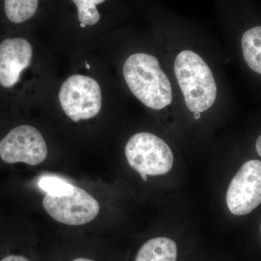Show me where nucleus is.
Returning <instances> with one entry per match:
<instances>
[{"label":"nucleus","instance_id":"obj_1","mask_svg":"<svg viewBox=\"0 0 261 261\" xmlns=\"http://www.w3.org/2000/svg\"><path fill=\"white\" fill-rule=\"evenodd\" d=\"M123 73L130 92L147 108L162 110L172 102L171 82L155 57L132 55L125 61Z\"/></svg>","mask_w":261,"mask_h":261},{"label":"nucleus","instance_id":"obj_2","mask_svg":"<svg viewBox=\"0 0 261 261\" xmlns=\"http://www.w3.org/2000/svg\"><path fill=\"white\" fill-rule=\"evenodd\" d=\"M174 71L187 108L202 113L212 107L217 87L207 63L194 51H182L174 62Z\"/></svg>","mask_w":261,"mask_h":261},{"label":"nucleus","instance_id":"obj_3","mask_svg":"<svg viewBox=\"0 0 261 261\" xmlns=\"http://www.w3.org/2000/svg\"><path fill=\"white\" fill-rule=\"evenodd\" d=\"M125 154L130 167L145 181L147 176H162L173 167L171 148L162 139L149 132L132 136L125 147Z\"/></svg>","mask_w":261,"mask_h":261},{"label":"nucleus","instance_id":"obj_4","mask_svg":"<svg viewBox=\"0 0 261 261\" xmlns=\"http://www.w3.org/2000/svg\"><path fill=\"white\" fill-rule=\"evenodd\" d=\"M59 101L63 112L73 121L97 116L102 108V91L97 81L87 75H71L62 85Z\"/></svg>","mask_w":261,"mask_h":261},{"label":"nucleus","instance_id":"obj_5","mask_svg":"<svg viewBox=\"0 0 261 261\" xmlns=\"http://www.w3.org/2000/svg\"><path fill=\"white\" fill-rule=\"evenodd\" d=\"M43 207L53 219L69 226H82L93 221L99 212V204L84 189L73 185L68 195H46Z\"/></svg>","mask_w":261,"mask_h":261},{"label":"nucleus","instance_id":"obj_6","mask_svg":"<svg viewBox=\"0 0 261 261\" xmlns=\"http://www.w3.org/2000/svg\"><path fill=\"white\" fill-rule=\"evenodd\" d=\"M47 154L42 134L29 125L15 127L0 141V158L10 164L24 163L37 166L45 161Z\"/></svg>","mask_w":261,"mask_h":261},{"label":"nucleus","instance_id":"obj_7","mask_svg":"<svg viewBox=\"0 0 261 261\" xmlns=\"http://www.w3.org/2000/svg\"><path fill=\"white\" fill-rule=\"evenodd\" d=\"M226 205L234 216L250 214L261 204V161L244 163L233 176L226 192Z\"/></svg>","mask_w":261,"mask_h":261},{"label":"nucleus","instance_id":"obj_8","mask_svg":"<svg viewBox=\"0 0 261 261\" xmlns=\"http://www.w3.org/2000/svg\"><path fill=\"white\" fill-rule=\"evenodd\" d=\"M32 57V44L23 38H10L0 43V85L7 89L14 87Z\"/></svg>","mask_w":261,"mask_h":261},{"label":"nucleus","instance_id":"obj_9","mask_svg":"<svg viewBox=\"0 0 261 261\" xmlns=\"http://www.w3.org/2000/svg\"><path fill=\"white\" fill-rule=\"evenodd\" d=\"M177 245L167 238L150 239L142 245L136 255L135 261H176Z\"/></svg>","mask_w":261,"mask_h":261},{"label":"nucleus","instance_id":"obj_10","mask_svg":"<svg viewBox=\"0 0 261 261\" xmlns=\"http://www.w3.org/2000/svg\"><path fill=\"white\" fill-rule=\"evenodd\" d=\"M242 48L247 65L261 75V27L249 29L243 34Z\"/></svg>","mask_w":261,"mask_h":261},{"label":"nucleus","instance_id":"obj_11","mask_svg":"<svg viewBox=\"0 0 261 261\" xmlns=\"http://www.w3.org/2000/svg\"><path fill=\"white\" fill-rule=\"evenodd\" d=\"M38 5L39 0H5V14L12 23H23L35 15Z\"/></svg>","mask_w":261,"mask_h":261},{"label":"nucleus","instance_id":"obj_12","mask_svg":"<svg viewBox=\"0 0 261 261\" xmlns=\"http://www.w3.org/2000/svg\"><path fill=\"white\" fill-rule=\"evenodd\" d=\"M78 9V18L80 23L87 25H94L99 22L100 15L97 9V5L106 0H71Z\"/></svg>","mask_w":261,"mask_h":261},{"label":"nucleus","instance_id":"obj_13","mask_svg":"<svg viewBox=\"0 0 261 261\" xmlns=\"http://www.w3.org/2000/svg\"><path fill=\"white\" fill-rule=\"evenodd\" d=\"M39 185L43 191L46 192V195H68L71 193L73 190V185L57 176H43Z\"/></svg>","mask_w":261,"mask_h":261},{"label":"nucleus","instance_id":"obj_14","mask_svg":"<svg viewBox=\"0 0 261 261\" xmlns=\"http://www.w3.org/2000/svg\"><path fill=\"white\" fill-rule=\"evenodd\" d=\"M0 261H31L27 257L20 255H10L3 257Z\"/></svg>","mask_w":261,"mask_h":261},{"label":"nucleus","instance_id":"obj_15","mask_svg":"<svg viewBox=\"0 0 261 261\" xmlns=\"http://www.w3.org/2000/svg\"><path fill=\"white\" fill-rule=\"evenodd\" d=\"M255 148H256L257 154H258L261 157V135H260V137L257 138L256 145H255Z\"/></svg>","mask_w":261,"mask_h":261},{"label":"nucleus","instance_id":"obj_16","mask_svg":"<svg viewBox=\"0 0 261 261\" xmlns=\"http://www.w3.org/2000/svg\"><path fill=\"white\" fill-rule=\"evenodd\" d=\"M72 261H95V260H92V259L87 258V257H76V258H75L74 260H73Z\"/></svg>","mask_w":261,"mask_h":261},{"label":"nucleus","instance_id":"obj_17","mask_svg":"<svg viewBox=\"0 0 261 261\" xmlns=\"http://www.w3.org/2000/svg\"><path fill=\"white\" fill-rule=\"evenodd\" d=\"M201 117L200 113L196 112L195 114H194V118L195 119H199Z\"/></svg>","mask_w":261,"mask_h":261},{"label":"nucleus","instance_id":"obj_18","mask_svg":"<svg viewBox=\"0 0 261 261\" xmlns=\"http://www.w3.org/2000/svg\"><path fill=\"white\" fill-rule=\"evenodd\" d=\"M80 27H82V28H85V27H87V25H86V24L81 23Z\"/></svg>","mask_w":261,"mask_h":261},{"label":"nucleus","instance_id":"obj_19","mask_svg":"<svg viewBox=\"0 0 261 261\" xmlns=\"http://www.w3.org/2000/svg\"><path fill=\"white\" fill-rule=\"evenodd\" d=\"M86 67H87V69H90L91 66L88 63H86Z\"/></svg>","mask_w":261,"mask_h":261},{"label":"nucleus","instance_id":"obj_20","mask_svg":"<svg viewBox=\"0 0 261 261\" xmlns=\"http://www.w3.org/2000/svg\"><path fill=\"white\" fill-rule=\"evenodd\" d=\"M260 231H261V225H260Z\"/></svg>","mask_w":261,"mask_h":261}]
</instances>
